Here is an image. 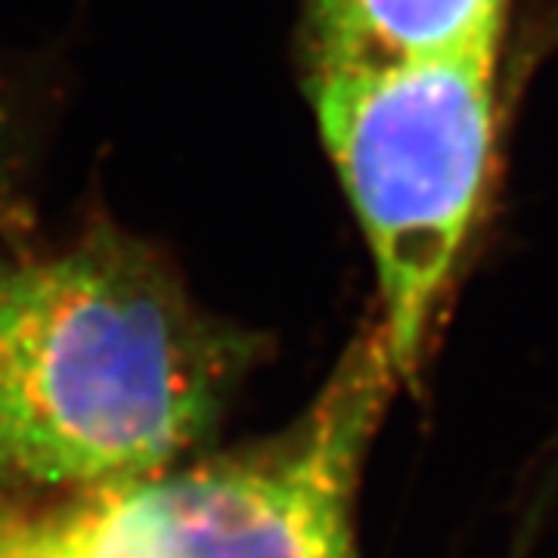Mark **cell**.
Here are the masks:
<instances>
[{"label": "cell", "instance_id": "1", "mask_svg": "<svg viewBox=\"0 0 558 558\" xmlns=\"http://www.w3.org/2000/svg\"><path fill=\"white\" fill-rule=\"evenodd\" d=\"M245 366L248 339L112 227L0 270V475L75 497L159 475Z\"/></svg>", "mask_w": 558, "mask_h": 558}, {"label": "cell", "instance_id": "2", "mask_svg": "<svg viewBox=\"0 0 558 558\" xmlns=\"http://www.w3.org/2000/svg\"><path fill=\"white\" fill-rule=\"evenodd\" d=\"M398 385L373 326L277 435L20 521L22 556L360 558V475Z\"/></svg>", "mask_w": 558, "mask_h": 558}, {"label": "cell", "instance_id": "3", "mask_svg": "<svg viewBox=\"0 0 558 558\" xmlns=\"http://www.w3.org/2000/svg\"><path fill=\"white\" fill-rule=\"evenodd\" d=\"M494 53L307 75L319 137L379 279L376 323L400 379L416 373L494 159Z\"/></svg>", "mask_w": 558, "mask_h": 558}, {"label": "cell", "instance_id": "4", "mask_svg": "<svg viewBox=\"0 0 558 558\" xmlns=\"http://www.w3.org/2000/svg\"><path fill=\"white\" fill-rule=\"evenodd\" d=\"M506 0H304L307 75L499 53Z\"/></svg>", "mask_w": 558, "mask_h": 558}, {"label": "cell", "instance_id": "5", "mask_svg": "<svg viewBox=\"0 0 558 558\" xmlns=\"http://www.w3.org/2000/svg\"><path fill=\"white\" fill-rule=\"evenodd\" d=\"M0 558H25L20 543V521L0 519Z\"/></svg>", "mask_w": 558, "mask_h": 558}]
</instances>
